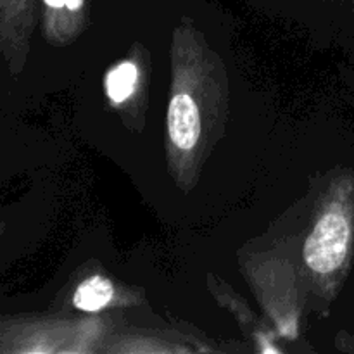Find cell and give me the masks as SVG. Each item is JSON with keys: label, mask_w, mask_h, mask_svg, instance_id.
Listing matches in <instances>:
<instances>
[{"label": "cell", "mask_w": 354, "mask_h": 354, "mask_svg": "<svg viewBox=\"0 0 354 354\" xmlns=\"http://www.w3.org/2000/svg\"><path fill=\"white\" fill-rule=\"evenodd\" d=\"M351 228L341 213H327L304 244V259L313 272L330 273L344 263Z\"/></svg>", "instance_id": "obj_1"}, {"label": "cell", "mask_w": 354, "mask_h": 354, "mask_svg": "<svg viewBox=\"0 0 354 354\" xmlns=\"http://www.w3.org/2000/svg\"><path fill=\"white\" fill-rule=\"evenodd\" d=\"M168 130L176 147L189 151L201 135V116L197 104L187 93H176L169 102Z\"/></svg>", "instance_id": "obj_2"}, {"label": "cell", "mask_w": 354, "mask_h": 354, "mask_svg": "<svg viewBox=\"0 0 354 354\" xmlns=\"http://www.w3.org/2000/svg\"><path fill=\"white\" fill-rule=\"evenodd\" d=\"M113 283L102 277L85 280L75 292V306L83 311H97L113 299Z\"/></svg>", "instance_id": "obj_3"}, {"label": "cell", "mask_w": 354, "mask_h": 354, "mask_svg": "<svg viewBox=\"0 0 354 354\" xmlns=\"http://www.w3.org/2000/svg\"><path fill=\"white\" fill-rule=\"evenodd\" d=\"M138 71L131 62H123L118 66L116 69L109 73L107 76V95L114 100V102H123L124 99L131 95L137 83Z\"/></svg>", "instance_id": "obj_4"}, {"label": "cell", "mask_w": 354, "mask_h": 354, "mask_svg": "<svg viewBox=\"0 0 354 354\" xmlns=\"http://www.w3.org/2000/svg\"><path fill=\"white\" fill-rule=\"evenodd\" d=\"M82 2L83 0H45V3H47L48 7H54V9H57V7H66V9L69 10H76L82 7Z\"/></svg>", "instance_id": "obj_5"}]
</instances>
